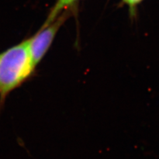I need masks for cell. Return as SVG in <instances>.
<instances>
[{"label":"cell","instance_id":"1","mask_svg":"<svg viewBox=\"0 0 159 159\" xmlns=\"http://www.w3.org/2000/svg\"><path fill=\"white\" fill-rule=\"evenodd\" d=\"M35 68L29 39L0 54V110L10 93L31 77Z\"/></svg>","mask_w":159,"mask_h":159},{"label":"cell","instance_id":"2","mask_svg":"<svg viewBox=\"0 0 159 159\" xmlns=\"http://www.w3.org/2000/svg\"><path fill=\"white\" fill-rule=\"evenodd\" d=\"M71 10H66L47 25H43L37 33L29 38V52L33 65L37 67L45 56L60 28L71 16Z\"/></svg>","mask_w":159,"mask_h":159},{"label":"cell","instance_id":"3","mask_svg":"<svg viewBox=\"0 0 159 159\" xmlns=\"http://www.w3.org/2000/svg\"><path fill=\"white\" fill-rule=\"evenodd\" d=\"M64 1H65V0H57L55 3L54 5V6L51 10V11L48 13L45 22H44L43 25H47L52 22L58 15H60L62 12V6Z\"/></svg>","mask_w":159,"mask_h":159},{"label":"cell","instance_id":"4","mask_svg":"<svg viewBox=\"0 0 159 159\" xmlns=\"http://www.w3.org/2000/svg\"><path fill=\"white\" fill-rule=\"evenodd\" d=\"M144 0H122L123 3L126 4L129 7V12L131 17H135L137 12V7Z\"/></svg>","mask_w":159,"mask_h":159},{"label":"cell","instance_id":"5","mask_svg":"<svg viewBox=\"0 0 159 159\" xmlns=\"http://www.w3.org/2000/svg\"><path fill=\"white\" fill-rule=\"evenodd\" d=\"M80 0H65L63 3L62 11L65 10H71L72 11H75V7Z\"/></svg>","mask_w":159,"mask_h":159}]
</instances>
